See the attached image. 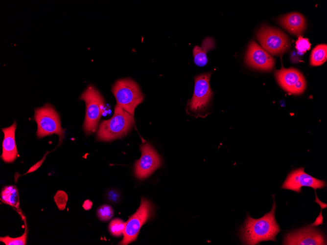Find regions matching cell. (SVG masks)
Wrapping results in <instances>:
<instances>
[{"label": "cell", "mask_w": 327, "mask_h": 245, "mask_svg": "<svg viewBox=\"0 0 327 245\" xmlns=\"http://www.w3.org/2000/svg\"><path fill=\"white\" fill-rule=\"evenodd\" d=\"M125 223L119 219H115L109 223V230L111 234L114 236H121L124 232Z\"/></svg>", "instance_id": "20"}, {"label": "cell", "mask_w": 327, "mask_h": 245, "mask_svg": "<svg viewBox=\"0 0 327 245\" xmlns=\"http://www.w3.org/2000/svg\"><path fill=\"white\" fill-rule=\"evenodd\" d=\"M245 61L250 67L264 71L271 70L275 65L274 58L254 41L249 45Z\"/></svg>", "instance_id": "13"}, {"label": "cell", "mask_w": 327, "mask_h": 245, "mask_svg": "<svg viewBox=\"0 0 327 245\" xmlns=\"http://www.w3.org/2000/svg\"><path fill=\"white\" fill-rule=\"evenodd\" d=\"M256 38L262 47L273 55H280L288 50L290 42L287 35L280 30L263 26L257 31Z\"/></svg>", "instance_id": "8"}, {"label": "cell", "mask_w": 327, "mask_h": 245, "mask_svg": "<svg viewBox=\"0 0 327 245\" xmlns=\"http://www.w3.org/2000/svg\"><path fill=\"white\" fill-rule=\"evenodd\" d=\"M311 44L307 38L300 36L296 42V48L297 51L304 53L310 48Z\"/></svg>", "instance_id": "23"}, {"label": "cell", "mask_w": 327, "mask_h": 245, "mask_svg": "<svg viewBox=\"0 0 327 245\" xmlns=\"http://www.w3.org/2000/svg\"><path fill=\"white\" fill-rule=\"evenodd\" d=\"M214 40L211 37L206 38L202 42L201 46L196 45L193 49L194 62L199 67H204L208 63L207 52L213 49Z\"/></svg>", "instance_id": "16"}, {"label": "cell", "mask_w": 327, "mask_h": 245, "mask_svg": "<svg viewBox=\"0 0 327 245\" xmlns=\"http://www.w3.org/2000/svg\"><path fill=\"white\" fill-rule=\"evenodd\" d=\"M133 116L116 104L113 116L100 123L96 134L97 140L110 141L124 136L133 127Z\"/></svg>", "instance_id": "2"}, {"label": "cell", "mask_w": 327, "mask_h": 245, "mask_svg": "<svg viewBox=\"0 0 327 245\" xmlns=\"http://www.w3.org/2000/svg\"><path fill=\"white\" fill-rule=\"evenodd\" d=\"M278 22L288 32L295 35L302 33L306 26L304 17L297 12L289 13L280 17Z\"/></svg>", "instance_id": "15"}, {"label": "cell", "mask_w": 327, "mask_h": 245, "mask_svg": "<svg viewBox=\"0 0 327 245\" xmlns=\"http://www.w3.org/2000/svg\"><path fill=\"white\" fill-rule=\"evenodd\" d=\"M141 155L136 161L135 175L137 178L142 179L151 175L156 169L161 167L162 160L155 149L149 143L140 146Z\"/></svg>", "instance_id": "9"}, {"label": "cell", "mask_w": 327, "mask_h": 245, "mask_svg": "<svg viewBox=\"0 0 327 245\" xmlns=\"http://www.w3.org/2000/svg\"><path fill=\"white\" fill-rule=\"evenodd\" d=\"M273 199L271 211L261 218L255 219L247 214L239 230V237L243 245H255L266 241L276 242V236L280 229L275 219L276 204Z\"/></svg>", "instance_id": "1"}, {"label": "cell", "mask_w": 327, "mask_h": 245, "mask_svg": "<svg viewBox=\"0 0 327 245\" xmlns=\"http://www.w3.org/2000/svg\"><path fill=\"white\" fill-rule=\"evenodd\" d=\"M16 121L10 126L2 128L4 134L2 141V152L1 158L5 163L14 162L18 156V152L15 141Z\"/></svg>", "instance_id": "14"}, {"label": "cell", "mask_w": 327, "mask_h": 245, "mask_svg": "<svg viewBox=\"0 0 327 245\" xmlns=\"http://www.w3.org/2000/svg\"><path fill=\"white\" fill-rule=\"evenodd\" d=\"M92 206V202L91 201V200H87L85 201L83 205V206L85 210L90 209Z\"/></svg>", "instance_id": "26"}, {"label": "cell", "mask_w": 327, "mask_h": 245, "mask_svg": "<svg viewBox=\"0 0 327 245\" xmlns=\"http://www.w3.org/2000/svg\"><path fill=\"white\" fill-rule=\"evenodd\" d=\"M275 76L280 87L289 93L300 94L304 91L306 87L305 78L295 68L282 67L275 71Z\"/></svg>", "instance_id": "10"}, {"label": "cell", "mask_w": 327, "mask_h": 245, "mask_svg": "<svg viewBox=\"0 0 327 245\" xmlns=\"http://www.w3.org/2000/svg\"><path fill=\"white\" fill-rule=\"evenodd\" d=\"M0 200L5 204L17 209L19 208V194L17 187L14 185L6 186L2 188Z\"/></svg>", "instance_id": "17"}, {"label": "cell", "mask_w": 327, "mask_h": 245, "mask_svg": "<svg viewBox=\"0 0 327 245\" xmlns=\"http://www.w3.org/2000/svg\"><path fill=\"white\" fill-rule=\"evenodd\" d=\"M212 71L201 73L194 77V89L192 98L187 102V112L197 118L205 117L213 95L210 80Z\"/></svg>", "instance_id": "3"}, {"label": "cell", "mask_w": 327, "mask_h": 245, "mask_svg": "<svg viewBox=\"0 0 327 245\" xmlns=\"http://www.w3.org/2000/svg\"><path fill=\"white\" fill-rule=\"evenodd\" d=\"M155 206L148 199L141 198L140 207L125 223L123 238L119 245H127L137 239L141 226L154 216Z\"/></svg>", "instance_id": "7"}, {"label": "cell", "mask_w": 327, "mask_h": 245, "mask_svg": "<svg viewBox=\"0 0 327 245\" xmlns=\"http://www.w3.org/2000/svg\"><path fill=\"white\" fill-rule=\"evenodd\" d=\"M304 168H299L292 171L287 176L281 188L290 190L297 193H301V188L307 186L315 190L326 186V183L323 180L316 178L304 171Z\"/></svg>", "instance_id": "11"}, {"label": "cell", "mask_w": 327, "mask_h": 245, "mask_svg": "<svg viewBox=\"0 0 327 245\" xmlns=\"http://www.w3.org/2000/svg\"><path fill=\"white\" fill-rule=\"evenodd\" d=\"M97 215L100 220L107 221L113 216L114 211L110 205L103 204L98 209Z\"/></svg>", "instance_id": "21"}, {"label": "cell", "mask_w": 327, "mask_h": 245, "mask_svg": "<svg viewBox=\"0 0 327 245\" xmlns=\"http://www.w3.org/2000/svg\"><path fill=\"white\" fill-rule=\"evenodd\" d=\"M25 224V230L23 234L17 238L10 237L9 236L0 237V241L4 243L6 245H26V240L27 236L28 230L26 221L24 220Z\"/></svg>", "instance_id": "19"}, {"label": "cell", "mask_w": 327, "mask_h": 245, "mask_svg": "<svg viewBox=\"0 0 327 245\" xmlns=\"http://www.w3.org/2000/svg\"><path fill=\"white\" fill-rule=\"evenodd\" d=\"M34 118L37 124V136L41 138L56 134L59 136V144L64 138V130L61 125L60 116L54 108L48 103L35 109Z\"/></svg>", "instance_id": "6"}, {"label": "cell", "mask_w": 327, "mask_h": 245, "mask_svg": "<svg viewBox=\"0 0 327 245\" xmlns=\"http://www.w3.org/2000/svg\"><path fill=\"white\" fill-rule=\"evenodd\" d=\"M49 153V151H47L46 153L45 154L44 156L39 161H38L37 162H36L35 164H34L32 166H31L27 171L26 173H25L23 175H18L19 176H23L30 173L33 172L35 171L36 170H37L43 163L44 161H45L46 156Z\"/></svg>", "instance_id": "24"}, {"label": "cell", "mask_w": 327, "mask_h": 245, "mask_svg": "<svg viewBox=\"0 0 327 245\" xmlns=\"http://www.w3.org/2000/svg\"><path fill=\"white\" fill-rule=\"evenodd\" d=\"M54 200L59 210H62L65 208L68 196L64 191H58L54 197Z\"/></svg>", "instance_id": "22"}, {"label": "cell", "mask_w": 327, "mask_h": 245, "mask_svg": "<svg viewBox=\"0 0 327 245\" xmlns=\"http://www.w3.org/2000/svg\"><path fill=\"white\" fill-rule=\"evenodd\" d=\"M117 104L134 116L138 105L143 100L144 96L139 85L130 78H123L116 81L112 88Z\"/></svg>", "instance_id": "5"}, {"label": "cell", "mask_w": 327, "mask_h": 245, "mask_svg": "<svg viewBox=\"0 0 327 245\" xmlns=\"http://www.w3.org/2000/svg\"><path fill=\"white\" fill-rule=\"evenodd\" d=\"M321 212L322 211H321L319 216L316 219L314 223L312 224L313 226H317L323 223V216L322 215Z\"/></svg>", "instance_id": "25"}, {"label": "cell", "mask_w": 327, "mask_h": 245, "mask_svg": "<svg viewBox=\"0 0 327 245\" xmlns=\"http://www.w3.org/2000/svg\"><path fill=\"white\" fill-rule=\"evenodd\" d=\"M307 226L286 234L282 245H327L324 234L319 230Z\"/></svg>", "instance_id": "12"}, {"label": "cell", "mask_w": 327, "mask_h": 245, "mask_svg": "<svg viewBox=\"0 0 327 245\" xmlns=\"http://www.w3.org/2000/svg\"><path fill=\"white\" fill-rule=\"evenodd\" d=\"M79 99L85 103L86 114L83 129L86 134H90L97 129L99 120L104 111V100L99 91L91 85L88 86L80 95Z\"/></svg>", "instance_id": "4"}, {"label": "cell", "mask_w": 327, "mask_h": 245, "mask_svg": "<svg viewBox=\"0 0 327 245\" xmlns=\"http://www.w3.org/2000/svg\"><path fill=\"white\" fill-rule=\"evenodd\" d=\"M327 59V46L326 44L316 45L312 50L310 57V64L318 66L324 64Z\"/></svg>", "instance_id": "18"}]
</instances>
